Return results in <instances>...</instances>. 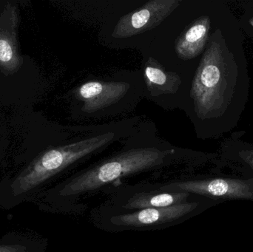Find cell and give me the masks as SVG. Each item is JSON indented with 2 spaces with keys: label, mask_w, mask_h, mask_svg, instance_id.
<instances>
[{
  "label": "cell",
  "mask_w": 253,
  "mask_h": 252,
  "mask_svg": "<svg viewBox=\"0 0 253 252\" xmlns=\"http://www.w3.org/2000/svg\"><path fill=\"white\" fill-rule=\"evenodd\" d=\"M114 138V133H108L45 151L11 180L1 183L0 205H17L40 185L73 163L103 147Z\"/></svg>",
  "instance_id": "6da1fadb"
},
{
  "label": "cell",
  "mask_w": 253,
  "mask_h": 252,
  "mask_svg": "<svg viewBox=\"0 0 253 252\" xmlns=\"http://www.w3.org/2000/svg\"><path fill=\"white\" fill-rule=\"evenodd\" d=\"M170 153L157 148H137L122 152L68 182L59 195L67 197L94 190L120 178L161 165Z\"/></svg>",
  "instance_id": "7a4b0ae2"
},
{
  "label": "cell",
  "mask_w": 253,
  "mask_h": 252,
  "mask_svg": "<svg viewBox=\"0 0 253 252\" xmlns=\"http://www.w3.org/2000/svg\"><path fill=\"white\" fill-rule=\"evenodd\" d=\"M223 74L219 47L212 43L202 58L190 92L200 118H205L221 106Z\"/></svg>",
  "instance_id": "3957f363"
},
{
  "label": "cell",
  "mask_w": 253,
  "mask_h": 252,
  "mask_svg": "<svg viewBox=\"0 0 253 252\" xmlns=\"http://www.w3.org/2000/svg\"><path fill=\"white\" fill-rule=\"evenodd\" d=\"M179 0H151L120 18L112 33L117 38H129L159 26L179 6Z\"/></svg>",
  "instance_id": "277c9868"
},
{
  "label": "cell",
  "mask_w": 253,
  "mask_h": 252,
  "mask_svg": "<svg viewBox=\"0 0 253 252\" xmlns=\"http://www.w3.org/2000/svg\"><path fill=\"white\" fill-rule=\"evenodd\" d=\"M161 189L197 194L209 198L253 200V181L251 180L215 179L176 182L161 187Z\"/></svg>",
  "instance_id": "5b68a950"
},
{
  "label": "cell",
  "mask_w": 253,
  "mask_h": 252,
  "mask_svg": "<svg viewBox=\"0 0 253 252\" xmlns=\"http://www.w3.org/2000/svg\"><path fill=\"white\" fill-rule=\"evenodd\" d=\"M129 89L126 82L89 81L75 90V96L83 102V111L90 113L117 103Z\"/></svg>",
  "instance_id": "8992f818"
},
{
  "label": "cell",
  "mask_w": 253,
  "mask_h": 252,
  "mask_svg": "<svg viewBox=\"0 0 253 252\" xmlns=\"http://www.w3.org/2000/svg\"><path fill=\"white\" fill-rule=\"evenodd\" d=\"M19 12L17 7L8 3L0 17V68L5 72H16L22 60L17 42Z\"/></svg>",
  "instance_id": "52a82bcc"
},
{
  "label": "cell",
  "mask_w": 253,
  "mask_h": 252,
  "mask_svg": "<svg viewBox=\"0 0 253 252\" xmlns=\"http://www.w3.org/2000/svg\"><path fill=\"white\" fill-rule=\"evenodd\" d=\"M197 203H182L164 208L144 209L133 213L114 216L111 222L116 226L143 227L169 223L189 214L197 207Z\"/></svg>",
  "instance_id": "ba28073f"
},
{
  "label": "cell",
  "mask_w": 253,
  "mask_h": 252,
  "mask_svg": "<svg viewBox=\"0 0 253 252\" xmlns=\"http://www.w3.org/2000/svg\"><path fill=\"white\" fill-rule=\"evenodd\" d=\"M144 76L152 96L175 94L181 84V77L176 72L165 71L153 57L149 58L146 62Z\"/></svg>",
  "instance_id": "9c48e42d"
},
{
  "label": "cell",
  "mask_w": 253,
  "mask_h": 252,
  "mask_svg": "<svg viewBox=\"0 0 253 252\" xmlns=\"http://www.w3.org/2000/svg\"><path fill=\"white\" fill-rule=\"evenodd\" d=\"M211 22L203 16L194 22L175 42V51L180 59L190 60L200 54L208 40Z\"/></svg>",
  "instance_id": "30bf717a"
},
{
  "label": "cell",
  "mask_w": 253,
  "mask_h": 252,
  "mask_svg": "<svg viewBox=\"0 0 253 252\" xmlns=\"http://www.w3.org/2000/svg\"><path fill=\"white\" fill-rule=\"evenodd\" d=\"M190 194L182 192H162V193H138L132 196L124 206L126 210L164 208L182 204Z\"/></svg>",
  "instance_id": "8fae6325"
},
{
  "label": "cell",
  "mask_w": 253,
  "mask_h": 252,
  "mask_svg": "<svg viewBox=\"0 0 253 252\" xmlns=\"http://www.w3.org/2000/svg\"><path fill=\"white\" fill-rule=\"evenodd\" d=\"M29 244H10L0 245V252H32Z\"/></svg>",
  "instance_id": "7c38bea8"
},
{
  "label": "cell",
  "mask_w": 253,
  "mask_h": 252,
  "mask_svg": "<svg viewBox=\"0 0 253 252\" xmlns=\"http://www.w3.org/2000/svg\"><path fill=\"white\" fill-rule=\"evenodd\" d=\"M245 160H246L247 162L249 163L250 165H251L253 169V152H250L248 156L245 158Z\"/></svg>",
  "instance_id": "4fadbf2b"
},
{
  "label": "cell",
  "mask_w": 253,
  "mask_h": 252,
  "mask_svg": "<svg viewBox=\"0 0 253 252\" xmlns=\"http://www.w3.org/2000/svg\"><path fill=\"white\" fill-rule=\"evenodd\" d=\"M252 25H253V20L252 21Z\"/></svg>",
  "instance_id": "5bb4252c"
}]
</instances>
